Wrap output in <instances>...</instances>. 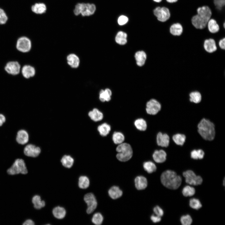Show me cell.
<instances>
[{
    "label": "cell",
    "instance_id": "2",
    "mask_svg": "<svg viewBox=\"0 0 225 225\" xmlns=\"http://www.w3.org/2000/svg\"><path fill=\"white\" fill-rule=\"evenodd\" d=\"M197 12V14L192 18V23L197 29H203L207 26L210 19L211 11L208 6H203L198 8Z\"/></svg>",
    "mask_w": 225,
    "mask_h": 225
},
{
    "label": "cell",
    "instance_id": "50",
    "mask_svg": "<svg viewBox=\"0 0 225 225\" xmlns=\"http://www.w3.org/2000/svg\"><path fill=\"white\" fill-rule=\"evenodd\" d=\"M5 121L6 118L5 116L2 114H0V126L2 125Z\"/></svg>",
    "mask_w": 225,
    "mask_h": 225
},
{
    "label": "cell",
    "instance_id": "18",
    "mask_svg": "<svg viewBox=\"0 0 225 225\" xmlns=\"http://www.w3.org/2000/svg\"><path fill=\"white\" fill-rule=\"evenodd\" d=\"M35 70L32 66L25 65L23 66L21 69V73L24 78L28 79L33 77L35 74Z\"/></svg>",
    "mask_w": 225,
    "mask_h": 225
},
{
    "label": "cell",
    "instance_id": "25",
    "mask_svg": "<svg viewBox=\"0 0 225 225\" xmlns=\"http://www.w3.org/2000/svg\"><path fill=\"white\" fill-rule=\"evenodd\" d=\"M169 32L174 36H180L183 32L182 26L179 23H173L170 27Z\"/></svg>",
    "mask_w": 225,
    "mask_h": 225
},
{
    "label": "cell",
    "instance_id": "32",
    "mask_svg": "<svg viewBox=\"0 0 225 225\" xmlns=\"http://www.w3.org/2000/svg\"><path fill=\"white\" fill-rule=\"evenodd\" d=\"M32 10L37 14H42L45 13L47 10L46 5L43 3H36L32 7Z\"/></svg>",
    "mask_w": 225,
    "mask_h": 225
},
{
    "label": "cell",
    "instance_id": "45",
    "mask_svg": "<svg viewBox=\"0 0 225 225\" xmlns=\"http://www.w3.org/2000/svg\"><path fill=\"white\" fill-rule=\"evenodd\" d=\"M8 20V17L4 10L0 8V24H5Z\"/></svg>",
    "mask_w": 225,
    "mask_h": 225
},
{
    "label": "cell",
    "instance_id": "52",
    "mask_svg": "<svg viewBox=\"0 0 225 225\" xmlns=\"http://www.w3.org/2000/svg\"><path fill=\"white\" fill-rule=\"evenodd\" d=\"M166 1L169 3H173L176 2L178 0H166Z\"/></svg>",
    "mask_w": 225,
    "mask_h": 225
},
{
    "label": "cell",
    "instance_id": "29",
    "mask_svg": "<svg viewBox=\"0 0 225 225\" xmlns=\"http://www.w3.org/2000/svg\"><path fill=\"white\" fill-rule=\"evenodd\" d=\"M127 34L123 31H120L117 34L115 40L116 42L120 45H125L127 42Z\"/></svg>",
    "mask_w": 225,
    "mask_h": 225
},
{
    "label": "cell",
    "instance_id": "38",
    "mask_svg": "<svg viewBox=\"0 0 225 225\" xmlns=\"http://www.w3.org/2000/svg\"><path fill=\"white\" fill-rule=\"evenodd\" d=\"M143 166L145 170L149 173L155 172L157 169L155 164L153 162L150 161L144 162Z\"/></svg>",
    "mask_w": 225,
    "mask_h": 225
},
{
    "label": "cell",
    "instance_id": "49",
    "mask_svg": "<svg viewBox=\"0 0 225 225\" xmlns=\"http://www.w3.org/2000/svg\"><path fill=\"white\" fill-rule=\"evenodd\" d=\"M151 220L153 222L157 223L160 222L161 220V217L154 215H151L150 217Z\"/></svg>",
    "mask_w": 225,
    "mask_h": 225
},
{
    "label": "cell",
    "instance_id": "23",
    "mask_svg": "<svg viewBox=\"0 0 225 225\" xmlns=\"http://www.w3.org/2000/svg\"><path fill=\"white\" fill-rule=\"evenodd\" d=\"M134 56L138 66L142 67L145 64L147 58L145 52L142 50L138 51L135 53Z\"/></svg>",
    "mask_w": 225,
    "mask_h": 225
},
{
    "label": "cell",
    "instance_id": "54",
    "mask_svg": "<svg viewBox=\"0 0 225 225\" xmlns=\"http://www.w3.org/2000/svg\"><path fill=\"white\" fill-rule=\"evenodd\" d=\"M223 185L224 186V185H225V184H224V183H225V179H224V180H223Z\"/></svg>",
    "mask_w": 225,
    "mask_h": 225
},
{
    "label": "cell",
    "instance_id": "20",
    "mask_svg": "<svg viewBox=\"0 0 225 225\" xmlns=\"http://www.w3.org/2000/svg\"><path fill=\"white\" fill-rule=\"evenodd\" d=\"M136 188L138 190H142L146 188L148 185L147 178L142 176H137L135 179Z\"/></svg>",
    "mask_w": 225,
    "mask_h": 225
},
{
    "label": "cell",
    "instance_id": "24",
    "mask_svg": "<svg viewBox=\"0 0 225 225\" xmlns=\"http://www.w3.org/2000/svg\"><path fill=\"white\" fill-rule=\"evenodd\" d=\"M122 191L117 186H113L108 190V194L111 198L113 199L120 198L122 195Z\"/></svg>",
    "mask_w": 225,
    "mask_h": 225
},
{
    "label": "cell",
    "instance_id": "28",
    "mask_svg": "<svg viewBox=\"0 0 225 225\" xmlns=\"http://www.w3.org/2000/svg\"><path fill=\"white\" fill-rule=\"evenodd\" d=\"M68 63L71 67L77 68L79 65L80 61L78 57L75 54H71L67 57Z\"/></svg>",
    "mask_w": 225,
    "mask_h": 225
},
{
    "label": "cell",
    "instance_id": "19",
    "mask_svg": "<svg viewBox=\"0 0 225 225\" xmlns=\"http://www.w3.org/2000/svg\"><path fill=\"white\" fill-rule=\"evenodd\" d=\"M29 138L28 132L25 130H21L17 132L16 140L19 144L24 145L28 142Z\"/></svg>",
    "mask_w": 225,
    "mask_h": 225
},
{
    "label": "cell",
    "instance_id": "3",
    "mask_svg": "<svg viewBox=\"0 0 225 225\" xmlns=\"http://www.w3.org/2000/svg\"><path fill=\"white\" fill-rule=\"evenodd\" d=\"M162 184L167 188L171 189H176L180 186L182 178L175 172L167 170L162 173L161 177Z\"/></svg>",
    "mask_w": 225,
    "mask_h": 225
},
{
    "label": "cell",
    "instance_id": "22",
    "mask_svg": "<svg viewBox=\"0 0 225 225\" xmlns=\"http://www.w3.org/2000/svg\"><path fill=\"white\" fill-rule=\"evenodd\" d=\"M171 138L175 144L182 146L186 142V137L184 134L177 133L173 135Z\"/></svg>",
    "mask_w": 225,
    "mask_h": 225
},
{
    "label": "cell",
    "instance_id": "37",
    "mask_svg": "<svg viewBox=\"0 0 225 225\" xmlns=\"http://www.w3.org/2000/svg\"><path fill=\"white\" fill-rule=\"evenodd\" d=\"M134 124L138 129L141 131H145L147 128L146 122L142 118H138L135 120Z\"/></svg>",
    "mask_w": 225,
    "mask_h": 225
},
{
    "label": "cell",
    "instance_id": "16",
    "mask_svg": "<svg viewBox=\"0 0 225 225\" xmlns=\"http://www.w3.org/2000/svg\"><path fill=\"white\" fill-rule=\"evenodd\" d=\"M87 116L93 122H96L101 121L103 117L102 113L97 108H94L87 113Z\"/></svg>",
    "mask_w": 225,
    "mask_h": 225
},
{
    "label": "cell",
    "instance_id": "36",
    "mask_svg": "<svg viewBox=\"0 0 225 225\" xmlns=\"http://www.w3.org/2000/svg\"><path fill=\"white\" fill-rule=\"evenodd\" d=\"M112 139L115 144H119L122 143L124 141L125 137L122 132H115L112 135Z\"/></svg>",
    "mask_w": 225,
    "mask_h": 225
},
{
    "label": "cell",
    "instance_id": "47",
    "mask_svg": "<svg viewBox=\"0 0 225 225\" xmlns=\"http://www.w3.org/2000/svg\"><path fill=\"white\" fill-rule=\"evenodd\" d=\"M153 211L156 215L161 217L163 215V210L158 206L155 207L153 209Z\"/></svg>",
    "mask_w": 225,
    "mask_h": 225
},
{
    "label": "cell",
    "instance_id": "27",
    "mask_svg": "<svg viewBox=\"0 0 225 225\" xmlns=\"http://www.w3.org/2000/svg\"><path fill=\"white\" fill-rule=\"evenodd\" d=\"M97 130L99 134L103 137L107 136L111 130L110 126L106 122L103 123L97 127Z\"/></svg>",
    "mask_w": 225,
    "mask_h": 225
},
{
    "label": "cell",
    "instance_id": "8",
    "mask_svg": "<svg viewBox=\"0 0 225 225\" xmlns=\"http://www.w3.org/2000/svg\"><path fill=\"white\" fill-rule=\"evenodd\" d=\"M153 12L157 20L161 22L166 21L170 16L169 9L165 7L158 6L154 9Z\"/></svg>",
    "mask_w": 225,
    "mask_h": 225
},
{
    "label": "cell",
    "instance_id": "31",
    "mask_svg": "<svg viewBox=\"0 0 225 225\" xmlns=\"http://www.w3.org/2000/svg\"><path fill=\"white\" fill-rule=\"evenodd\" d=\"M191 158L194 160L202 159L205 155L204 151L202 149H194L190 152Z\"/></svg>",
    "mask_w": 225,
    "mask_h": 225
},
{
    "label": "cell",
    "instance_id": "41",
    "mask_svg": "<svg viewBox=\"0 0 225 225\" xmlns=\"http://www.w3.org/2000/svg\"><path fill=\"white\" fill-rule=\"evenodd\" d=\"M103 219V217L101 214L97 212L93 216L92 221V223L95 225H100L102 223Z\"/></svg>",
    "mask_w": 225,
    "mask_h": 225
},
{
    "label": "cell",
    "instance_id": "5",
    "mask_svg": "<svg viewBox=\"0 0 225 225\" xmlns=\"http://www.w3.org/2000/svg\"><path fill=\"white\" fill-rule=\"evenodd\" d=\"M96 10L95 4L89 3H78L77 4L73 10L75 15L81 14L83 16H88L93 14Z\"/></svg>",
    "mask_w": 225,
    "mask_h": 225
},
{
    "label": "cell",
    "instance_id": "7",
    "mask_svg": "<svg viewBox=\"0 0 225 225\" xmlns=\"http://www.w3.org/2000/svg\"><path fill=\"white\" fill-rule=\"evenodd\" d=\"M183 175L185 178L186 182L191 185H198L202 184V179L200 176H197L191 170H188L183 173Z\"/></svg>",
    "mask_w": 225,
    "mask_h": 225
},
{
    "label": "cell",
    "instance_id": "26",
    "mask_svg": "<svg viewBox=\"0 0 225 225\" xmlns=\"http://www.w3.org/2000/svg\"><path fill=\"white\" fill-rule=\"evenodd\" d=\"M112 94L111 91L108 88H107L104 90L102 89L99 93V99L102 102H108L111 99Z\"/></svg>",
    "mask_w": 225,
    "mask_h": 225
},
{
    "label": "cell",
    "instance_id": "15",
    "mask_svg": "<svg viewBox=\"0 0 225 225\" xmlns=\"http://www.w3.org/2000/svg\"><path fill=\"white\" fill-rule=\"evenodd\" d=\"M202 47L205 52L209 53L214 52L218 49V46L216 41L211 38L206 39L204 40Z\"/></svg>",
    "mask_w": 225,
    "mask_h": 225
},
{
    "label": "cell",
    "instance_id": "33",
    "mask_svg": "<svg viewBox=\"0 0 225 225\" xmlns=\"http://www.w3.org/2000/svg\"><path fill=\"white\" fill-rule=\"evenodd\" d=\"M52 214L56 218L58 219H62L65 217L66 211L63 208L57 206L53 209Z\"/></svg>",
    "mask_w": 225,
    "mask_h": 225
},
{
    "label": "cell",
    "instance_id": "34",
    "mask_svg": "<svg viewBox=\"0 0 225 225\" xmlns=\"http://www.w3.org/2000/svg\"><path fill=\"white\" fill-rule=\"evenodd\" d=\"M208 31L211 33H214L218 32L219 27L216 21L214 19L210 18L207 25Z\"/></svg>",
    "mask_w": 225,
    "mask_h": 225
},
{
    "label": "cell",
    "instance_id": "12",
    "mask_svg": "<svg viewBox=\"0 0 225 225\" xmlns=\"http://www.w3.org/2000/svg\"><path fill=\"white\" fill-rule=\"evenodd\" d=\"M4 69L9 74L16 75L19 74L20 72L21 66L17 61H10L6 64Z\"/></svg>",
    "mask_w": 225,
    "mask_h": 225
},
{
    "label": "cell",
    "instance_id": "17",
    "mask_svg": "<svg viewBox=\"0 0 225 225\" xmlns=\"http://www.w3.org/2000/svg\"><path fill=\"white\" fill-rule=\"evenodd\" d=\"M167 154L163 149L156 150L153 152L152 158L154 160L158 163H162L166 160Z\"/></svg>",
    "mask_w": 225,
    "mask_h": 225
},
{
    "label": "cell",
    "instance_id": "9",
    "mask_svg": "<svg viewBox=\"0 0 225 225\" xmlns=\"http://www.w3.org/2000/svg\"><path fill=\"white\" fill-rule=\"evenodd\" d=\"M32 47L31 42L30 39L26 37H22L17 40L16 44V48L19 52L23 53L29 52Z\"/></svg>",
    "mask_w": 225,
    "mask_h": 225
},
{
    "label": "cell",
    "instance_id": "14",
    "mask_svg": "<svg viewBox=\"0 0 225 225\" xmlns=\"http://www.w3.org/2000/svg\"><path fill=\"white\" fill-rule=\"evenodd\" d=\"M170 136L166 133L158 132L156 136V142L158 145L162 148L168 147L170 141Z\"/></svg>",
    "mask_w": 225,
    "mask_h": 225
},
{
    "label": "cell",
    "instance_id": "42",
    "mask_svg": "<svg viewBox=\"0 0 225 225\" xmlns=\"http://www.w3.org/2000/svg\"><path fill=\"white\" fill-rule=\"evenodd\" d=\"M190 206L192 208L198 210L201 208L202 205L200 201L195 198H192L189 201Z\"/></svg>",
    "mask_w": 225,
    "mask_h": 225
},
{
    "label": "cell",
    "instance_id": "35",
    "mask_svg": "<svg viewBox=\"0 0 225 225\" xmlns=\"http://www.w3.org/2000/svg\"><path fill=\"white\" fill-rule=\"evenodd\" d=\"M32 201L34 208L36 209H40L45 205L44 201L42 200L40 197L38 195H35L32 198Z\"/></svg>",
    "mask_w": 225,
    "mask_h": 225
},
{
    "label": "cell",
    "instance_id": "11",
    "mask_svg": "<svg viewBox=\"0 0 225 225\" xmlns=\"http://www.w3.org/2000/svg\"><path fill=\"white\" fill-rule=\"evenodd\" d=\"M84 200L88 206L86 210L87 213H92L95 210L97 206V201L94 195L92 193H88L85 195Z\"/></svg>",
    "mask_w": 225,
    "mask_h": 225
},
{
    "label": "cell",
    "instance_id": "48",
    "mask_svg": "<svg viewBox=\"0 0 225 225\" xmlns=\"http://www.w3.org/2000/svg\"><path fill=\"white\" fill-rule=\"evenodd\" d=\"M217 46L222 50L225 49V37L220 39L217 43Z\"/></svg>",
    "mask_w": 225,
    "mask_h": 225
},
{
    "label": "cell",
    "instance_id": "40",
    "mask_svg": "<svg viewBox=\"0 0 225 225\" xmlns=\"http://www.w3.org/2000/svg\"><path fill=\"white\" fill-rule=\"evenodd\" d=\"M195 188L189 186H185L182 190V193L185 197L192 196L195 194Z\"/></svg>",
    "mask_w": 225,
    "mask_h": 225
},
{
    "label": "cell",
    "instance_id": "4",
    "mask_svg": "<svg viewBox=\"0 0 225 225\" xmlns=\"http://www.w3.org/2000/svg\"><path fill=\"white\" fill-rule=\"evenodd\" d=\"M118 152L116 158L121 162H126L132 156L133 151L131 146L127 143H122L118 145L116 148Z\"/></svg>",
    "mask_w": 225,
    "mask_h": 225
},
{
    "label": "cell",
    "instance_id": "44",
    "mask_svg": "<svg viewBox=\"0 0 225 225\" xmlns=\"http://www.w3.org/2000/svg\"><path fill=\"white\" fill-rule=\"evenodd\" d=\"M192 221L191 217L189 215L182 216L180 218V222L183 225H190Z\"/></svg>",
    "mask_w": 225,
    "mask_h": 225
},
{
    "label": "cell",
    "instance_id": "51",
    "mask_svg": "<svg viewBox=\"0 0 225 225\" xmlns=\"http://www.w3.org/2000/svg\"><path fill=\"white\" fill-rule=\"evenodd\" d=\"M34 222L31 219H28L25 221L23 224V225H34Z\"/></svg>",
    "mask_w": 225,
    "mask_h": 225
},
{
    "label": "cell",
    "instance_id": "43",
    "mask_svg": "<svg viewBox=\"0 0 225 225\" xmlns=\"http://www.w3.org/2000/svg\"><path fill=\"white\" fill-rule=\"evenodd\" d=\"M216 8L219 11H225V0H213Z\"/></svg>",
    "mask_w": 225,
    "mask_h": 225
},
{
    "label": "cell",
    "instance_id": "39",
    "mask_svg": "<svg viewBox=\"0 0 225 225\" xmlns=\"http://www.w3.org/2000/svg\"><path fill=\"white\" fill-rule=\"evenodd\" d=\"M90 181L89 178L86 176H81L79 178L78 186L82 189H86L89 186Z\"/></svg>",
    "mask_w": 225,
    "mask_h": 225
},
{
    "label": "cell",
    "instance_id": "30",
    "mask_svg": "<svg viewBox=\"0 0 225 225\" xmlns=\"http://www.w3.org/2000/svg\"><path fill=\"white\" fill-rule=\"evenodd\" d=\"M60 161L64 167L70 168L72 166L73 164L74 159L70 155L66 154L62 157Z\"/></svg>",
    "mask_w": 225,
    "mask_h": 225
},
{
    "label": "cell",
    "instance_id": "53",
    "mask_svg": "<svg viewBox=\"0 0 225 225\" xmlns=\"http://www.w3.org/2000/svg\"><path fill=\"white\" fill-rule=\"evenodd\" d=\"M154 2L157 3H159L161 2L162 0H152Z\"/></svg>",
    "mask_w": 225,
    "mask_h": 225
},
{
    "label": "cell",
    "instance_id": "21",
    "mask_svg": "<svg viewBox=\"0 0 225 225\" xmlns=\"http://www.w3.org/2000/svg\"><path fill=\"white\" fill-rule=\"evenodd\" d=\"M188 97L189 102L196 104L200 103L202 99V95L201 93L197 90L190 92L188 94Z\"/></svg>",
    "mask_w": 225,
    "mask_h": 225
},
{
    "label": "cell",
    "instance_id": "1",
    "mask_svg": "<svg viewBox=\"0 0 225 225\" xmlns=\"http://www.w3.org/2000/svg\"><path fill=\"white\" fill-rule=\"evenodd\" d=\"M197 131L200 136L204 140L212 141L216 135L215 126L209 119L203 118L198 124Z\"/></svg>",
    "mask_w": 225,
    "mask_h": 225
},
{
    "label": "cell",
    "instance_id": "46",
    "mask_svg": "<svg viewBox=\"0 0 225 225\" xmlns=\"http://www.w3.org/2000/svg\"><path fill=\"white\" fill-rule=\"evenodd\" d=\"M128 21V17L126 16L122 15L120 16L118 19V22L120 25H123L127 23Z\"/></svg>",
    "mask_w": 225,
    "mask_h": 225
},
{
    "label": "cell",
    "instance_id": "10",
    "mask_svg": "<svg viewBox=\"0 0 225 225\" xmlns=\"http://www.w3.org/2000/svg\"><path fill=\"white\" fill-rule=\"evenodd\" d=\"M161 108V104L155 99H151L147 102L146 104V112L150 115L157 114L160 111Z\"/></svg>",
    "mask_w": 225,
    "mask_h": 225
},
{
    "label": "cell",
    "instance_id": "13",
    "mask_svg": "<svg viewBox=\"0 0 225 225\" xmlns=\"http://www.w3.org/2000/svg\"><path fill=\"white\" fill-rule=\"evenodd\" d=\"M41 152V150L40 147L32 144H28L24 149V153L25 155L33 158L38 156Z\"/></svg>",
    "mask_w": 225,
    "mask_h": 225
},
{
    "label": "cell",
    "instance_id": "6",
    "mask_svg": "<svg viewBox=\"0 0 225 225\" xmlns=\"http://www.w3.org/2000/svg\"><path fill=\"white\" fill-rule=\"evenodd\" d=\"M28 172L24 161L20 158L16 160L12 166L7 170L8 173L11 175L19 173L25 174L27 173Z\"/></svg>",
    "mask_w": 225,
    "mask_h": 225
}]
</instances>
